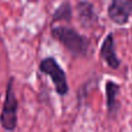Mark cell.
Returning a JSON list of instances; mask_svg holds the SVG:
<instances>
[{
  "mask_svg": "<svg viewBox=\"0 0 132 132\" xmlns=\"http://www.w3.org/2000/svg\"><path fill=\"white\" fill-rule=\"evenodd\" d=\"M53 38L59 41L74 57H82L87 55L89 42L86 37L80 35L74 29L68 27H56L51 30Z\"/></svg>",
  "mask_w": 132,
  "mask_h": 132,
  "instance_id": "obj_1",
  "label": "cell"
},
{
  "mask_svg": "<svg viewBox=\"0 0 132 132\" xmlns=\"http://www.w3.org/2000/svg\"><path fill=\"white\" fill-rule=\"evenodd\" d=\"M14 79L11 78L7 84L6 88V97H5L4 107H2L1 116H0V123L2 128L7 131H13L18 124V107L19 103L16 100L15 93L13 89Z\"/></svg>",
  "mask_w": 132,
  "mask_h": 132,
  "instance_id": "obj_2",
  "label": "cell"
},
{
  "mask_svg": "<svg viewBox=\"0 0 132 132\" xmlns=\"http://www.w3.org/2000/svg\"><path fill=\"white\" fill-rule=\"evenodd\" d=\"M39 70L43 72L44 74H48L49 77L52 79V82L56 87V92L59 95L64 96L68 92V85L67 79H66V74L57 60L52 57L44 58L39 64Z\"/></svg>",
  "mask_w": 132,
  "mask_h": 132,
  "instance_id": "obj_3",
  "label": "cell"
},
{
  "mask_svg": "<svg viewBox=\"0 0 132 132\" xmlns=\"http://www.w3.org/2000/svg\"><path fill=\"white\" fill-rule=\"evenodd\" d=\"M132 14V0H112L108 8L110 20L117 24H125Z\"/></svg>",
  "mask_w": 132,
  "mask_h": 132,
  "instance_id": "obj_4",
  "label": "cell"
},
{
  "mask_svg": "<svg viewBox=\"0 0 132 132\" xmlns=\"http://www.w3.org/2000/svg\"><path fill=\"white\" fill-rule=\"evenodd\" d=\"M101 57L103 60H105V63L109 67L114 68V70L119 67L121 62L116 56V49H115V42L112 34H109L103 41V44L101 46Z\"/></svg>",
  "mask_w": 132,
  "mask_h": 132,
  "instance_id": "obj_5",
  "label": "cell"
},
{
  "mask_svg": "<svg viewBox=\"0 0 132 132\" xmlns=\"http://www.w3.org/2000/svg\"><path fill=\"white\" fill-rule=\"evenodd\" d=\"M119 93V86L112 81H108L105 84V95H107V107L110 114L115 112L118 108L117 96Z\"/></svg>",
  "mask_w": 132,
  "mask_h": 132,
  "instance_id": "obj_6",
  "label": "cell"
},
{
  "mask_svg": "<svg viewBox=\"0 0 132 132\" xmlns=\"http://www.w3.org/2000/svg\"><path fill=\"white\" fill-rule=\"evenodd\" d=\"M77 11H78V14H79L80 21L84 24H87L92 20L95 19V14H94V11H93V5L87 1H80L77 6Z\"/></svg>",
  "mask_w": 132,
  "mask_h": 132,
  "instance_id": "obj_7",
  "label": "cell"
},
{
  "mask_svg": "<svg viewBox=\"0 0 132 132\" xmlns=\"http://www.w3.org/2000/svg\"><path fill=\"white\" fill-rule=\"evenodd\" d=\"M72 16V9H71V5L65 2V4L60 5L57 8V11L53 14V20H71Z\"/></svg>",
  "mask_w": 132,
  "mask_h": 132,
  "instance_id": "obj_8",
  "label": "cell"
}]
</instances>
